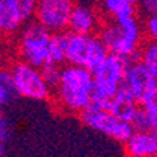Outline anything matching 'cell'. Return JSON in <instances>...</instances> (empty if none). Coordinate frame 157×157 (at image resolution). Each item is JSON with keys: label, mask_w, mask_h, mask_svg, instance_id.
Listing matches in <instances>:
<instances>
[{"label": "cell", "mask_w": 157, "mask_h": 157, "mask_svg": "<svg viewBox=\"0 0 157 157\" xmlns=\"http://www.w3.org/2000/svg\"><path fill=\"white\" fill-rule=\"evenodd\" d=\"M94 75L92 71L79 65L65 64L58 85L54 88L51 102L55 108L68 115L79 116L92 103Z\"/></svg>", "instance_id": "1"}, {"label": "cell", "mask_w": 157, "mask_h": 157, "mask_svg": "<svg viewBox=\"0 0 157 157\" xmlns=\"http://www.w3.org/2000/svg\"><path fill=\"white\" fill-rule=\"evenodd\" d=\"M98 36L105 43L109 52L126 57L130 61L139 58L140 45L146 40L143 20L139 13L117 18H105Z\"/></svg>", "instance_id": "2"}, {"label": "cell", "mask_w": 157, "mask_h": 157, "mask_svg": "<svg viewBox=\"0 0 157 157\" xmlns=\"http://www.w3.org/2000/svg\"><path fill=\"white\" fill-rule=\"evenodd\" d=\"M129 62L130 59L126 57L109 52L105 61L92 71L94 95L91 105L109 109V102L124 84Z\"/></svg>", "instance_id": "3"}, {"label": "cell", "mask_w": 157, "mask_h": 157, "mask_svg": "<svg viewBox=\"0 0 157 157\" xmlns=\"http://www.w3.org/2000/svg\"><path fill=\"white\" fill-rule=\"evenodd\" d=\"M65 54L67 64L85 67L94 71L106 59V57L109 55V50L98 34L86 36L67 30Z\"/></svg>", "instance_id": "4"}, {"label": "cell", "mask_w": 157, "mask_h": 157, "mask_svg": "<svg viewBox=\"0 0 157 157\" xmlns=\"http://www.w3.org/2000/svg\"><path fill=\"white\" fill-rule=\"evenodd\" d=\"M51 36V31L36 20L24 24L17 33L16 51L18 59L38 68L48 64V47Z\"/></svg>", "instance_id": "5"}, {"label": "cell", "mask_w": 157, "mask_h": 157, "mask_svg": "<svg viewBox=\"0 0 157 157\" xmlns=\"http://www.w3.org/2000/svg\"><path fill=\"white\" fill-rule=\"evenodd\" d=\"M11 75L14 79L16 91L18 96L37 102H51L54 91L45 82L41 68L21 59H17L10 67Z\"/></svg>", "instance_id": "6"}, {"label": "cell", "mask_w": 157, "mask_h": 157, "mask_svg": "<svg viewBox=\"0 0 157 157\" xmlns=\"http://www.w3.org/2000/svg\"><path fill=\"white\" fill-rule=\"evenodd\" d=\"M79 119L86 128L99 132L122 144L135 132L129 122L122 121L121 117L113 115L108 108L89 105L84 112L79 113Z\"/></svg>", "instance_id": "7"}, {"label": "cell", "mask_w": 157, "mask_h": 157, "mask_svg": "<svg viewBox=\"0 0 157 157\" xmlns=\"http://www.w3.org/2000/svg\"><path fill=\"white\" fill-rule=\"evenodd\" d=\"M74 6L75 0H40L34 20L51 33H62L68 30Z\"/></svg>", "instance_id": "8"}, {"label": "cell", "mask_w": 157, "mask_h": 157, "mask_svg": "<svg viewBox=\"0 0 157 157\" xmlns=\"http://www.w3.org/2000/svg\"><path fill=\"white\" fill-rule=\"evenodd\" d=\"M123 85L132 92L140 105H146L157 91V79L139 59L129 62Z\"/></svg>", "instance_id": "9"}, {"label": "cell", "mask_w": 157, "mask_h": 157, "mask_svg": "<svg viewBox=\"0 0 157 157\" xmlns=\"http://www.w3.org/2000/svg\"><path fill=\"white\" fill-rule=\"evenodd\" d=\"M105 17L102 16L101 10L95 9L94 6L84 3H75L70 17L68 30L78 34H98L99 29L102 26Z\"/></svg>", "instance_id": "10"}, {"label": "cell", "mask_w": 157, "mask_h": 157, "mask_svg": "<svg viewBox=\"0 0 157 157\" xmlns=\"http://www.w3.org/2000/svg\"><path fill=\"white\" fill-rule=\"evenodd\" d=\"M126 157H157V140L153 130H135L123 143Z\"/></svg>", "instance_id": "11"}, {"label": "cell", "mask_w": 157, "mask_h": 157, "mask_svg": "<svg viewBox=\"0 0 157 157\" xmlns=\"http://www.w3.org/2000/svg\"><path fill=\"white\" fill-rule=\"evenodd\" d=\"M140 106L142 105L137 102V99L123 85L109 102V110L113 115H116L117 117H121L122 121H126L130 123V119Z\"/></svg>", "instance_id": "12"}, {"label": "cell", "mask_w": 157, "mask_h": 157, "mask_svg": "<svg viewBox=\"0 0 157 157\" xmlns=\"http://www.w3.org/2000/svg\"><path fill=\"white\" fill-rule=\"evenodd\" d=\"M0 20L3 23L7 36L17 34L24 26L17 14L13 0H0Z\"/></svg>", "instance_id": "13"}, {"label": "cell", "mask_w": 157, "mask_h": 157, "mask_svg": "<svg viewBox=\"0 0 157 157\" xmlns=\"http://www.w3.org/2000/svg\"><path fill=\"white\" fill-rule=\"evenodd\" d=\"M99 10L105 18H117L137 13V6L129 0H99Z\"/></svg>", "instance_id": "14"}, {"label": "cell", "mask_w": 157, "mask_h": 157, "mask_svg": "<svg viewBox=\"0 0 157 157\" xmlns=\"http://www.w3.org/2000/svg\"><path fill=\"white\" fill-rule=\"evenodd\" d=\"M18 96L10 68L0 67V105L7 106Z\"/></svg>", "instance_id": "15"}, {"label": "cell", "mask_w": 157, "mask_h": 157, "mask_svg": "<svg viewBox=\"0 0 157 157\" xmlns=\"http://www.w3.org/2000/svg\"><path fill=\"white\" fill-rule=\"evenodd\" d=\"M137 59L157 79V41L149 40V38L143 41L142 45H140L139 58Z\"/></svg>", "instance_id": "16"}, {"label": "cell", "mask_w": 157, "mask_h": 157, "mask_svg": "<svg viewBox=\"0 0 157 157\" xmlns=\"http://www.w3.org/2000/svg\"><path fill=\"white\" fill-rule=\"evenodd\" d=\"M48 62L57 65H65L67 54H65V31L62 33H52L48 47Z\"/></svg>", "instance_id": "17"}, {"label": "cell", "mask_w": 157, "mask_h": 157, "mask_svg": "<svg viewBox=\"0 0 157 157\" xmlns=\"http://www.w3.org/2000/svg\"><path fill=\"white\" fill-rule=\"evenodd\" d=\"M38 2L40 0H13L17 14L21 18L23 24H27V23L34 20L37 7H38Z\"/></svg>", "instance_id": "18"}, {"label": "cell", "mask_w": 157, "mask_h": 157, "mask_svg": "<svg viewBox=\"0 0 157 157\" xmlns=\"http://www.w3.org/2000/svg\"><path fill=\"white\" fill-rule=\"evenodd\" d=\"M61 72H62V67L57 65V64L48 62V64H45L44 67H41V74H43L45 82L51 86L52 91H54V88L58 85L59 78H61Z\"/></svg>", "instance_id": "19"}, {"label": "cell", "mask_w": 157, "mask_h": 157, "mask_svg": "<svg viewBox=\"0 0 157 157\" xmlns=\"http://www.w3.org/2000/svg\"><path fill=\"white\" fill-rule=\"evenodd\" d=\"M130 124L135 130H151L149 116H147V112L143 106H140L139 109L136 110V113L130 119Z\"/></svg>", "instance_id": "20"}, {"label": "cell", "mask_w": 157, "mask_h": 157, "mask_svg": "<svg viewBox=\"0 0 157 157\" xmlns=\"http://www.w3.org/2000/svg\"><path fill=\"white\" fill-rule=\"evenodd\" d=\"M143 29L146 38L157 41V14H151L143 18Z\"/></svg>", "instance_id": "21"}, {"label": "cell", "mask_w": 157, "mask_h": 157, "mask_svg": "<svg viewBox=\"0 0 157 157\" xmlns=\"http://www.w3.org/2000/svg\"><path fill=\"white\" fill-rule=\"evenodd\" d=\"M137 13L140 17L157 14V0H140L137 3Z\"/></svg>", "instance_id": "22"}, {"label": "cell", "mask_w": 157, "mask_h": 157, "mask_svg": "<svg viewBox=\"0 0 157 157\" xmlns=\"http://www.w3.org/2000/svg\"><path fill=\"white\" fill-rule=\"evenodd\" d=\"M147 112L150 124H151V130L157 129V99H151L150 102H147L146 105H142Z\"/></svg>", "instance_id": "23"}, {"label": "cell", "mask_w": 157, "mask_h": 157, "mask_svg": "<svg viewBox=\"0 0 157 157\" xmlns=\"http://www.w3.org/2000/svg\"><path fill=\"white\" fill-rule=\"evenodd\" d=\"M11 135H13V124L7 117L2 116L0 117V140L9 142Z\"/></svg>", "instance_id": "24"}, {"label": "cell", "mask_w": 157, "mask_h": 157, "mask_svg": "<svg viewBox=\"0 0 157 157\" xmlns=\"http://www.w3.org/2000/svg\"><path fill=\"white\" fill-rule=\"evenodd\" d=\"M6 156V142L0 140V157Z\"/></svg>", "instance_id": "25"}, {"label": "cell", "mask_w": 157, "mask_h": 157, "mask_svg": "<svg viewBox=\"0 0 157 157\" xmlns=\"http://www.w3.org/2000/svg\"><path fill=\"white\" fill-rule=\"evenodd\" d=\"M129 2H130V3H133V4H136V6H137V3H139L140 0H129Z\"/></svg>", "instance_id": "26"}, {"label": "cell", "mask_w": 157, "mask_h": 157, "mask_svg": "<svg viewBox=\"0 0 157 157\" xmlns=\"http://www.w3.org/2000/svg\"><path fill=\"white\" fill-rule=\"evenodd\" d=\"M153 135H154V137H156V140H157V129H154L153 130Z\"/></svg>", "instance_id": "27"}, {"label": "cell", "mask_w": 157, "mask_h": 157, "mask_svg": "<svg viewBox=\"0 0 157 157\" xmlns=\"http://www.w3.org/2000/svg\"><path fill=\"white\" fill-rule=\"evenodd\" d=\"M2 108H3V106H2V105H0V117H2V116H3V112H2Z\"/></svg>", "instance_id": "28"}]
</instances>
